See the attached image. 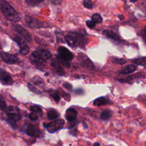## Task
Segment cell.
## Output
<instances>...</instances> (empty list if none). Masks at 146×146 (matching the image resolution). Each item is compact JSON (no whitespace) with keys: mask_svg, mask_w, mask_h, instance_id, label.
I'll list each match as a JSON object with an SVG mask.
<instances>
[{"mask_svg":"<svg viewBox=\"0 0 146 146\" xmlns=\"http://www.w3.org/2000/svg\"><path fill=\"white\" fill-rule=\"evenodd\" d=\"M64 124V121L63 119H58L54 121H52L46 125V129L49 133H52L61 129Z\"/></svg>","mask_w":146,"mask_h":146,"instance_id":"6","label":"cell"},{"mask_svg":"<svg viewBox=\"0 0 146 146\" xmlns=\"http://www.w3.org/2000/svg\"><path fill=\"white\" fill-rule=\"evenodd\" d=\"M25 21L26 25L32 29H40L44 26V22L29 15H26L25 17Z\"/></svg>","mask_w":146,"mask_h":146,"instance_id":"8","label":"cell"},{"mask_svg":"<svg viewBox=\"0 0 146 146\" xmlns=\"http://www.w3.org/2000/svg\"><path fill=\"white\" fill-rule=\"evenodd\" d=\"M133 62H135L136 64L145 67V57H143L139 59H136L133 60Z\"/></svg>","mask_w":146,"mask_h":146,"instance_id":"28","label":"cell"},{"mask_svg":"<svg viewBox=\"0 0 146 146\" xmlns=\"http://www.w3.org/2000/svg\"><path fill=\"white\" fill-rule=\"evenodd\" d=\"M29 117L30 120H33V121H35L38 119V116L35 113H33V112H31L29 116Z\"/></svg>","mask_w":146,"mask_h":146,"instance_id":"31","label":"cell"},{"mask_svg":"<svg viewBox=\"0 0 146 146\" xmlns=\"http://www.w3.org/2000/svg\"><path fill=\"white\" fill-rule=\"evenodd\" d=\"M66 43L71 47H83L87 43V39L80 33L69 32L64 37Z\"/></svg>","mask_w":146,"mask_h":146,"instance_id":"2","label":"cell"},{"mask_svg":"<svg viewBox=\"0 0 146 146\" xmlns=\"http://www.w3.org/2000/svg\"><path fill=\"white\" fill-rule=\"evenodd\" d=\"M137 70V67L133 64H129L125 66L123 70L119 71L120 74H129L135 72Z\"/></svg>","mask_w":146,"mask_h":146,"instance_id":"19","label":"cell"},{"mask_svg":"<svg viewBox=\"0 0 146 146\" xmlns=\"http://www.w3.org/2000/svg\"><path fill=\"white\" fill-rule=\"evenodd\" d=\"M62 1H52L51 2L54 4V5H59Z\"/></svg>","mask_w":146,"mask_h":146,"instance_id":"34","label":"cell"},{"mask_svg":"<svg viewBox=\"0 0 146 146\" xmlns=\"http://www.w3.org/2000/svg\"><path fill=\"white\" fill-rule=\"evenodd\" d=\"M93 146H100V143L98 142H96L94 144Z\"/></svg>","mask_w":146,"mask_h":146,"instance_id":"36","label":"cell"},{"mask_svg":"<svg viewBox=\"0 0 146 146\" xmlns=\"http://www.w3.org/2000/svg\"><path fill=\"white\" fill-rule=\"evenodd\" d=\"M73 58V54L66 47L60 46L58 48L57 59L60 63L63 65L65 67L67 68L70 67L71 64L70 62L72 60Z\"/></svg>","mask_w":146,"mask_h":146,"instance_id":"5","label":"cell"},{"mask_svg":"<svg viewBox=\"0 0 146 146\" xmlns=\"http://www.w3.org/2000/svg\"><path fill=\"white\" fill-rule=\"evenodd\" d=\"M13 39L19 46L20 49L19 51L22 55H26L29 53L30 47L27 44L26 42L22 38L18 35H14Z\"/></svg>","mask_w":146,"mask_h":146,"instance_id":"7","label":"cell"},{"mask_svg":"<svg viewBox=\"0 0 146 146\" xmlns=\"http://www.w3.org/2000/svg\"><path fill=\"white\" fill-rule=\"evenodd\" d=\"M14 30L17 31L24 39L26 41L30 42L31 41V35L29 33V32L22 26L18 24H14L13 26Z\"/></svg>","mask_w":146,"mask_h":146,"instance_id":"9","label":"cell"},{"mask_svg":"<svg viewBox=\"0 0 146 146\" xmlns=\"http://www.w3.org/2000/svg\"><path fill=\"white\" fill-rule=\"evenodd\" d=\"M117 17H118V18H119L120 20H123V19H124V15H123V14H119Z\"/></svg>","mask_w":146,"mask_h":146,"instance_id":"35","label":"cell"},{"mask_svg":"<svg viewBox=\"0 0 146 146\" xmlns=\"http://www.w3.org/2000/svg\"><path fill=\"white\" fill-rule=\"evenodd\" d=\"M83 5L86 8H87V9H91L93 8L92 2L90 0H84V1H83Z\"/></svg>","mask_w":146,"mask_h":146,"instance_id":"29","label":"cell"},{"mask_svg":"<svg viewBox=\"0 0 146 146\" xmlns=\"http://www.w3.org/2000/svg\"><path fill=\"white\" fill-rule=\"evenodd\" d=\"M6 108V102L2 96V95L0 94V108L2 110H4Z\"/></svg>","mask_w":146,"mask_h":146,"instance_id":"30","label":"cell"},{"mask_svg":"<svg viewBox=\"0 0 146 146\" xmlns=\"http://www.w3.org/2000/svg\"><path fill=\"white\" fill-rule=\"evenodd\" d=\"M0 56L2 60L9 64H14L18 60V57L15 55L9 54L5 52H0Z\"/></svg>","mask_w":146,"mask_h":146,"instance_id":"11","label":"cell"},{"mask_svg":"<svg viewBox=\"0 0 146 146\" xmlns=\"http://www.w3.org/2000/svg\"><path fill=\"white\" fill-rule=\"evenodd\" d=\"M51 66L55 68L57 73L60 75V76H63L64 75V71L62 67L61 66V64L59 62L57 58H54L51 60Z\"/></svg>","mask_w":146,"mask_h":146,"instance_id":"15","label":"cell"},{"mask_svg":"<svg viewBox=\"0 0 146 146\" xmlns=\"http://www.w3.org/2000/svg\"><path fill=\"white\" fill-rule=\"evenodd\" d=\"M7 116L6 121L13 127H17V123L21 120L22 117L18 107L10 106L3 110Z\"/></svg>","mask_w":146,"mask_h":146,"instance_id":"4","label":"cell"},{"mask_svg":"<svg viewBox=\"0 0 146 146\" xmlns=\"http://www.w3.org/2000/svg\"><path fill=\"white\" fill-rule=\"evenodd\" d=\"M25 132L26 134L31 136L39 137L40 135V131L39 128L33 124H29L26 126Z\"/></svg>","mask_w":146,"mask_h":146,"instance_id":"13","label":"cell"},{"mask_svg":"<svg viewBox=\"0 0 146 146\" xmlns=\"http://www.w3.org/2000/svg\"><path fill=\"white\" fill-rule=\"evenodd\" d=\"M0 8L6 18L11 22H17L20 21L21 16L19 13L16 11L6 1H1Z\"/></svg>","mask_w":146,"mask_h":146,"instance_id":"3","label":"cell"},{"mask_svg":"<svg viewBox=\"0 0 146 146\" xmlns=\"http://www.w3.org/2000/svg\"><path fill=\"white\" fill-rule=\"evenodd\" d=\"M95 23L91 20H87L86 21V25L90 28V29H93L95 26Z\"/></svg>","mask_w":146,"mask_h":146,"instance_id":"32","label":"cell"},{"mask_svg":"<svg viewBox=\"0 0 146 146\" xmlns=\"http://www.w3.org/2000/svg\"><path fill=\"white\" fill-rule=\"evenodd\" d=\"M77 116L78 112L76 110L72 107L68 108L65 113V118L69 122H72L75 120L77 117Z\"/></svg>","mask_w":146,"mask_h":146,"instance_id":"14","label":"cell"},{"mask_svg":"<svg viewBox=\"0 0 146 146\" xmlns=\"http://www.w3.org/2000/svg\"><path fill=\"white\" fill-rule=\"evenodd\" d=\"M27 87L29 88V89L32 91L33 92L36 94H42V91L39 90H38V88H36V87H35L34 86H33L31 84H30V83H27Z\"/></svg>","mask_w":146,"mask_h":146,"instance_id":"25","label":"cell"},{"mask_svg":"<svg viewBox=\"0 0 146 146\" xmlns=\"http://www.w3.org/2000/svg\"><path fill=\"white\" fill-rule=\"evenodd\" d=\"M102 34L111 39H112L117 42H119L120 40V39L119 36L117 35V34L112 30H105L103 31Z\"/></svg>","mask_w":146,"mask_h":146,"instance_id":"16","label":"cell"},{"mask_svg":"<svg viewBox=\"0 0 146 146\" xmlns=\"http://www.w3.org/2000/svg\"><path fill=\"white\" fill-rule=\"evenodd\" d=\"M0 81L4 85H11L13 83V80L9 73L1 68H0Z\"/></svg>","mask_w":146,"mask_h":146,"instance_id":"12","label":"cell"},{"mask_svg":"<svg viewBox=\"0 0 146 146\" xmlns=\"http://www.w3.org/2000/svg\"><path fill=\"white\" fill-rule=\"evenodd\" d=\"M131 2H136V1H130Z\"/></svg>","mask_w":146,"mask_h":146,"instance_id":"37","label":"cell"},{"mask_svg":"<svg viewBox=\"0 0 146 146\" xmlns=\"http://www.w3.org/2000/svg\"><path fill=\"white\" fill-rule=\"evenodd\" d=\"M63 86H64L65 88H66L67 89H68V90H71V89H72V86H71V84H70L69 83H67V82L64 83L63 84Z\"/></svg>","mask_w":146,"mask_h":146,"instance_id":"33","label":"cell"},{"mask_svg":"<svg viewBox=\"0 0 146 146\" xmlns=\"http://www.w3.org/2000/svg\"><path fill=\"white\" fill-rule=\"evenodd\" d=\"M78 60L80 62L81 65L90 70H94L95 68V66L93 64L92 62L89 59V58L86 56L83 53H79L78 55Z\"/></svg>","mask_w":146,"mask_h":146,"instance_id":"10","label":"cell"},{"mask_svg":"<svg viewBox=\"0 0 146 146\" xmlns=\"http://www.w3.org/2000/svg\"><path fill=\"white\" fill-rule=\"evenodd\" d=\"M43 1H38V0H26V2L27 4L31 6H37L39 3L42 2Z\"/></svg>","mask_w":146,"mask_h":146,"instance_id":"26","label":"cell"},{"mask_svg":"<svg viewBox=\"0 0 146 146\" xmlns=\"http://www.w3.org/2000/svg\"><path fill=\"white\" fill-rule=\"evenodd\" d=\"M51 57L52 54L48 50L36 47L30 55L29 59L30 62L37 67L42 68L46 65V61Z\"/></svg>","mask_w":146,"mask_h":146,"instance_id":"1","label":"cell"},{"mask_svg":"<svg viewBox=\"0 0 146 146\" xmlns=\"http://www.w3.org/2000/svg\"><path fill=\"white\" fill-rule=\"evenodd\" d=\"M33 83L36 86H38L40 87L43 88L45 86V83L43 81V80L42 79V78H41L40 77L36 76H34L33 79H32Z\"/></svg>","mask_w":146,"mask_h":146,"instance_id":"21","label":"cell"},{"mask_svg":"<svg viewBox=\"0 0 146 146\" xmlns=\"http://www.w3.org/2000/svg\"><path fill=\"white\" fill-rule=\"evenodd\" d=\"M91 21H92L95 24L102 23L103 18L99 13H94L91 17Z\"/></svg>","mask_w":146,"mask_h":146,"instance_id":"23","label":"cell"},{"mask_svg":"<svg viewBox=\"0 0 146 146\" xmlns=\"http://www.w3.org/2000/svg\"><path fill=\"white\" fill-rule=\"evenodd\" d=\"M110 101L106 99L105 97H99L94 100L93 104L95 106H102L104 105H106L110 104Z\"/></svg>","mask_w":146,"mask_h":146,"instance_id":"18","label":"cell"},{"mask_svg":"<svg viewBox=\"0 0 146 146\" xmlns=\"http://www.w3.org/2000/svg\"><path fill=\"white\" fill-rule=\"evenodd\" d=\"M30 110L31 111V112L35 113H36L38 116V115L41 116L43 114V111H42V108L37 105H34V106H31L30 107Z\"/></svg>","mask_w":146,"mask_h":146,"instance_id":"22","label":"cell"},{"mask_svg":"<svg viewBox=\"0 0 146 146\" xmlns=\"http://www.w3.org/2000/svg\"><path fill=\"white\" fill-rule=\"evenodd\" d=\"M112 61L114 63H117V64H124L127 62L123 58H113L112 59Z\"/></svg>","mask_w":146,"mask_h":146,"instance_id":"27","label":"cell"},{"mask_svg":"<svg viewBox=\"0 0 146 146\" xmlns=\"http://www.w3.org/2000/svg\"><path fill=\"white\" fill-rule=\"evenodd\" d=\"M112 115V112L110 110H104L100 114V118L103 120H109Z\"/></svg>","mask_w":146,"mask_h":146,"instance_id":"20","label":"cell"},{"mask_svg":"<svg viewBox=\"0 0 146 146\" xmlns=\"http://www.w3.org/2000/svg\"><path fill=\"white\" fill-rule=\"evenodd\" d=\"M50 95L56 103H58L60 101V94H59L58 91H55L54 92H52V93L50 94Z\"/></svg>","mask_w":146,"mask_h":146,"instance_id":"24","label":"cell"},{"mask_svg":"<svg viewBox=\"0 0 146 146\" xmlns=\"http://www.w3.org/2000/svg\"><path fill=\"white\" fill-rule=\"evenodd\" d=\"M60 116V113L55 109L50 108L47 111V116L49 120H55L59 117Z\"/></svg>","mask_w":146,"mask_h":146,"instance_id":"17","label":"cell"}]
</instances>
